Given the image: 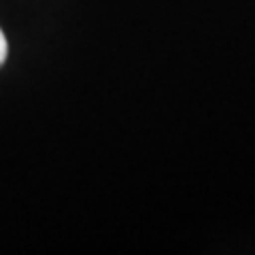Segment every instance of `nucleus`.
I'll return each mask as SVG.
<instances>
[{
    "label": "nucleus",
    "instance_id": "obj_1",
    "mask_svg": "<svg viewBox=\"0 0 255 255\" xmlns=\"http://www.w3.org/2000/svg\"><path fill=\"white\" fill-rule=\"evenodd\" d=\"M6 53H9V45H6V38L2 34V30H0V66H2L6 60Z\"/></svg>",
    "mask_w": 255,
    "mask_h": 255
}]
</instances>
